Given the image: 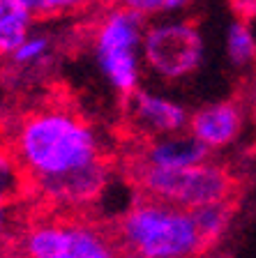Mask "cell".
I'll list each match as a JSON object with an SVG mask.
<instances>
[{
  "label": "cell",
  "mask_w": 256,
  "mask_h": 258,
  "mask_svg": "<svg viewBox=\"0 0 256 258\" xmlns=\"http://www.w3.org/2000/svg\"><path fill=\"white\" fill-rule=\"evenodd\" d=\"M118 242L99 226L81 219H46L23 237L28 258H120Z\"/></svg>",
  "instance_id": "8992f818"
},
{
  "label": "cell",
  "mask_w": 256,
  "mask_h": 258,
  "mask_svg": "<svg viewBox=\"0 0 256 258\" xmlns=\"http://www.w3.org/2000/svg\"><path fill=\"white\" fill-rule=\"evenodd\" d=\"M132 180L143 194V199L162 201L187 212L231 201V194L235 189L233 175L213 161L180 171H162V168L141 166L134 161Z\"/></svg>",
  "instance_id": "277c9868"
},
{
  "label": "cell",
  "mask_w": 256,
  "mask_h": 258,
  "mask_svg": "<svg viewBox=\"0 0 256 258\" xmlns=\"http://www.w3.org/2000/svg\"><path fill=\"white\" fill-rule=\"evenodd\" d=\"M245 113L235 102H215L189 113L187 132L213 155L215 150H224L242 132Z\"/></svg>",
  "instance_id": "9c48e42d"
},
{
  "label": "cell",
  "mask_w": 256,
  "mask_h": 258,
  "mask_svg": "<svg viewBox=\"0 0 256 258\" xmlns=\"http://www.w3.org/2000/svg\"><path fill=\"white\" fill-rule=\"evenodd\" d=\"M111 180V166L109 161H97L92 166L76 171L72 175L58 177V180H46V182H32L35 191L44 201L67 210H79L85 205L95 203Z\"/></svg>",
  "instance_id": "ba28073f"
},
{
  "label": "cell",
  "mask_w": 256,
  "mask_h": 258,
  "mask_svg": "<svg viewBox=\"0 0 256 258\" xmlns=\"http://www.w3.org/2000/svg\"><path fill=\"white\" fill-rule=\"evenodd\" d=\"M127 7H132L134 12H139L145 21L148 19H164V16H171L169 12H180L187 7V3L182 0H129L125 3Z\"/></svg>",
  "instance_id": "2e32d148"
},
{
  "label": "cell",
  "mask_w": 256,
  "mask_h": 258,
  "mask_svg": "<svg viewBox=\"0 0 256 258\" xmlns=\"http://www.w3.org/2000/svg\"><path fill=\"white\" fill-rule=\"evenodd\" d=\"M226 58L233 67H247L256 60V39L247 21L235 19L226 28Z\"/></svg>",
  "instance_id": "4fadbf2b"
},
{
  "label": "cell",
  "mask_w": 256,
  "mask_h": 258,
  "mask_svg": "<svg viewBox=\"0 0 256 258\" xmlns=\"http://www.w3.org/2000/svg\"><path fill=\"white\" fill-rule=\"evenodd\" d=\"M48 53H51V39L46 35L32 32L30 37L10 55V60L14 67H37L48 58Z\"/></svg>",
  "instance_id": "9a60e30c"
},
{
  "label": "cell",
  "mask_w": 256,
  "mask_h": 258,
  "mask_svg": "<svg viewBox=\"0 0 256 258\" xmlns=\"http://www.w3.org/2000/svg\"><path fill=\"white\" fill-rule=\"evenodd\" d=\"M127 104V122L139 136L148 141L166 139L187 132L189 111L173 97L160 92L136 90L132 97L125 99Z\"/></svg>",
  "instance_id": "52a82bcc"
},
{
  "label": "cell",
  "mask_w": 256,
  "mask_h": 258,
  "mask_svg": "<svg viewBox=\"0 0 256 258\" xmlns=\"http://www.w3.org/2000/svg\"><path fill=\"white\" fill-rule=\"evenodd\" d=\"M0 58H3V55H0Z\"/></svg>",
  "instance_id": "ffe728a7"
},
{
  "label": "cell",
  "mask_w": 256,
  "mask_h": 258,
  "mask_svg": "<svg viewBox=\"0 0 256 258\" xmlns=\"http://www.w3.org/2000/svg\"><path fill=\"white\" fill-rule=\"evenodd\" d=\"M23 187H26V175L19 161L14 159V155L0 150V203L10 205L12 201H16Z\"/></svg>",
  "instance_id": "5bb4252c"
},
{
  "label": "cell",
  "mask_w": 256,
  "mask_h": 258,
  "mask_svg": "<svg viewBox=\"0 0 256 258\" xmlns=\"http://www.w3.org/2000/svg\"><path fill=\"white\" fill-rule=\"evenodd\" d=\"M145 21L132 7L116 5L101 14L92 35V51L101 76L118 95L127 99L139 90L143 76Z\"/></svg>",
  "instance_id": "3957f363"
},
{
  "label": "cell",
  "mask_w": 256,
  "mask_h": 258,
  "mask_svg": "<svg viewBox=\"0 0 256 258\" xmlns=\"http://www.w3.org/2000/svg\"><path fill=\"white\" fill-rule=\"evenodd\" d=\"M35 14L28 0H0V55L10 58L32 35Z\"/></svg>",
  "instance_id": "8fae6325"
},
{
  "label": "cell",
  "mask_w": 256,
  "mask_h": 258,
  "mask_svg": "<svg viewBox=\"0 0 256 258\" xmlns=\"http://www.w3.org/2000/svg\"><path fill=\"white\" fill-rule=\"evenodd\" d=\"M134 161L141 166L162 168V171H180V168L198 166V164L210 161V152L189 132H182L176 136L148 141V145Z\"/></svg>",
  "instance_id": "30bf717a"
},
{
  "label": "cell",
  "mask_w": 256,
  "mask_h": 258,
  "mask_svg": "<svg viewBox=\"0 0 256 258\" xmlns=\"http://www.w3.org/2000/svg\"><path fill=\"white\" fill-rule=\"evenodd\" d=\"M12 155L30 182H46L104 161V143L88 120L54 106L21 120Z\"/></svg>",
  "instance_id": "6da1fadb"
},
{
  "label": "cell",
  "mask_w": 256,
  "mask_h": 258,
  "mask_svg": "<svg viewBox=\"0 0 256 258\" xmlns=\"http://www.w3.org/2000/svg\"><path fill=\"white\" fill-rule=\"evenodd\" d=\"M120 258H141V256H132V253H125V256H120Z\"/></svg>",
  "instance_id": "d6986e66"
},
{
  "label": "cell",
  "mask_w": 256,
  "mask_h": 258,
  "mask_svg": "<svg viewBox=\"0 0 256 258\" xmlns=\"http://www.w3.org/2000/svg\"><path fill=\"white\" fill-rule=\"evenodd\" d=\"M206 42L198 26L189 19L164 16L148 21L143 32V64L164 81H180L198 70Z\"/></svg>",
  "instance_id": "5b68a950"
},
{
  "label": "cell",
  "mask_w": 256,
  "mask_h": 258,
  "mask_svg": "<svg viewBox=\"0 0 256 258\" xmlns=\"http://www.w3.org/2000/svg\"><path fill=\"white\" fill-rule=\"evenodd\" d=\"M118 247L141 258H198L208 247L192 212L162 201H134L118 221Z\"/></svg>",
  "instance_id": "7a4b0ae2"
},
{
  "label": "cell",
  "mask_w": 256,
  "mask_h": 258,
  "mask_svg": "<svg viewBox=\"0 0 256 258\" xmlns=\"http://www.w3.org/2000/svg\"><path fill=\"white\" fill-rule=\"evenodd\" d=\"M194 224H196L198 233H201L203 242H217L219 237L229 231L231 221H233V205L231 201H222V203H213L206 208H198L192 212Z\"/></svg>",
  "instance_id": "7c38bea8"
},
{
  "label": "cell",
  "mask_w": 256,
  "mask_h": 258,
  "mask_svg": "<svg viewBox=\"0 0 256 258\" xmlns=\"http://www.w3.org/2000/svg\"><path fill=\"white\" fill-rule=\"evenodd\" d=\"M7 226H10V205L0 203V237L7 231Z\"/></svg>",
  "instance_id": "ac0fdd59"
},
{
  "label": "cell",
  "mask_w": 256,
  "mask_h": 258,
  "mask_svg": "<svg viewBox=\"0 0 256 258\" xmlns=\"http://www.w3.org/2000/svg\"><path fill=\"white\" fill-rule=\"evenodd\" d=\"M28 7L37 19V16H58L63 10H74L76 5L67 0H28Z\"/></svg>",
  "instance_id": "e0dca14e"
}]
</instances>
